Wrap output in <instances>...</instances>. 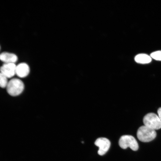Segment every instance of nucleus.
<instances>
[{
    "mask_svg": "<svg viewBox=\"0 0 161 161\" xmlns=\"http://www.w3.org/2000/svg\"><path fill=\"white\" fill-rule=\"evenodd\" d=\"M0 59L4 63L15 64L18 60V57L15 53L4 52L0 54Z\"/></svg>",
    "mask_w": 161,
    "mask_h": 161,
    "instance_id": "nucleus-8",
    "label": "nucleus"
},
{
    "mask_svg": "<svg viewBox=\"0 0 161 161\" xmlns=\"http://www.w3.org/2000/svg\"><path fill=\"white\" fill-rule=\"evenodd\" d=\"M95 144L99 148L98 154L99 155H103L109 149L111 143L108 139L105 137H100L96 140Z\"/></svg>",
    "mask_w": 161,
    "mask_h": 161,
    "instance_id": "nucleus-5",
    "label": "nucleus"
},
{
    "mask_svg": "<svg viewBox=\"0 0 161 161\" xmlns=\"http://www.w3.org/2000/svg\"><path fill=\"white\" fill-rule=\"evenodd\" d=\"M156 135L155 130L145 125L139 128L137 134L138 139L143 142H148L152 141L156 137Z\"/></svg>",
    "mask_w": 161,
    "mask_h": 161,
    "instance_id": "nucleus-2",
    "label": "nucleus"
},
{
    "mask_svg": "<svg viewBox=\"0 0 161 161\" xmlns=\"http://www.w3.org/2000/svg\"><path fill=\"white\" fill-rule=\"evenodd\" d=\"M158 116L161 120V107L159 108L157 110Z\"/></svg>",
    "mask_w": 161,
    "mask_h": 161,
    "instance_id": "nucleus-12",
    "label": "nucleus"
},
{
    "mask_svg": "<svg viewBox=\"0 0 161 161\" xmlns=\"http://www.w3.org/2000/svg\"><path fill=\"white\" fill-rule=\"evenodd\" d=\"M16 65L15 63H4L1 67V73L7 78H10L16 74Z\"/></svg>",
    "mask_w": 161,
    "mask_h": 161,
    "instance_id": "nucleus-6",
    "label": "nucleus"
},
{
    "mask_svg": "<svg viewBox=\"0 0 161 161\" xmlns=\"http://www.w3.org/2000/svg\"><path fill=\"white\" fill-rule=\"evenodd\" d=\"M30 72V68L27 64L22 62L16 65V74L20 78L27 77Z\"/></svg>",
    "mask_w": 161,
    "mask_h": 161,
    "instance_id": "nucleus-7",
    "label": "nucleus"
},
{
    "mask_svg": "<svg viewBox=\"0 0 161 161\" xmlns=\"http://www.w3.org/2000/svg\"><path fill=\"white\" fill-rule=\"evenodd\" d=\"M7 78L0 73V86L2 88H5L7 87L8 82Z\"/></svg>",
    "mask_w": 161,
    "mask_h": 161,
    "instance_id": "nucleus-10",
    "label": "nucleus"
},
{
    "mask_svg": "<svg viewBox=\"0 0 161 161\" xmlns=\"http://www.w3.org/2000/svg\"><path fill=\"white\" fill-rule=\"evenodd\" d=\"M119 144L123 149H125L129 147L134 151L137 150L139 148L138 143L135 139L130 135L122 136L119 139Z\"/></svg>",
    "mask_w": 161,
    "mask_h": 161,
    "instance_id": "nucleus-4",
    "label": "nucleus"
},
{
    "mask_svg": "<svg viewBox=\"0 0 161 161\" xmlns=\"http://www.w3.org/2000/svg\"><path fill=\"white\" fill-rule=\"evenodd\" d=\"M143 123L145 126L154 130L161 128V120L154 113L147 114L143 117Z\"/></svg>",
    "mask_w": 161,
    "mask_h": 161,
    "instance_id": "nucleus-3",
    "label": "nucleus"
},
{
    "mask_svg": "<svg viewBox=\"0 0 161 161\" xmlns=\"http://www.w3.org/2000/svg\"><path fill=\"white\" fill-rule=\"evenodd\" d=\"M151 57L154 59L161 61V51H156L152 53L150 55Z\"/></svg>",
    "mask_w": 161,
    "mask_h": 161,
    "instance_id": "nucleus-11",
    "label": "nucleus"
},
{
    "mask_svg": "<svg viewBox=\"0 0 161 161\" xmlns=\"http://www.w3.org/2000/svg\"><path fill=\"white\" fill-rule=\"evenodd\" d=\"M24 84L20 79L14 78L9 81L6 87L7 92L10 95L16 96L20 95L24 89Z\"/></svg>",
    "mask_w": 161,
    "mask_h": 161,
    "instance_id": "nucleus-1",
    "label": "nucleus"
},
{
    "mask_svg": "<svg viewBox=\"0 0 161 161\" xmlns=\"http://www.w3.org/2000/svg\"><path fill=\"white\" fill-rule=\"evenodd\" d=\"M134 60L137 63L145 64L150 63L151 61V57L147 54H140L136 56Z\"/></svg>",
    "mask_w": 161,
    "mask_h": 161,
    "instance_id": "nucleus-9",
    "label": "nucleus"
}]
</instances>
